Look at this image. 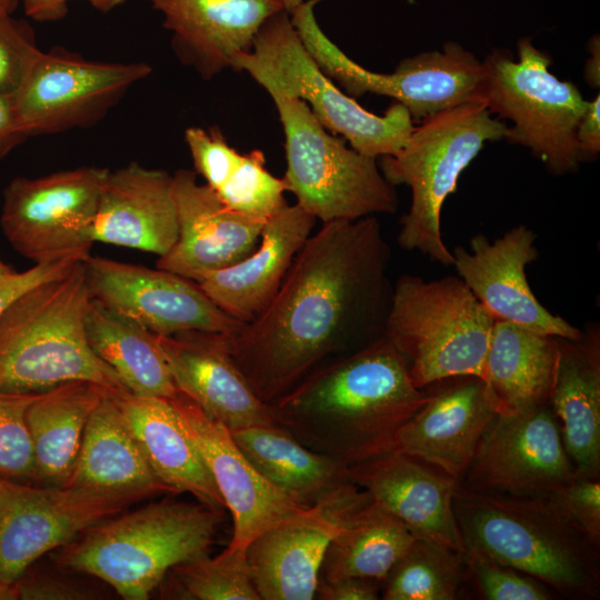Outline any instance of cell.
Returning a JSON list of instances; mask_svg holds the SVG:
<instances>
[{
	"instance_id": "1",
	"label": "cell",
	"mask_w": 600,
	"mask_h": 600,
	"mask_svg": "<svg viewBox=\"0 0 600 600\" xmlns=\"http://www.w3.org/2000/svg\"><path fill=\"white\" fill-rule=\"evenodd\" d=\"M390 260L376 216L322 223L307 239L266 310L226 337L263 402L272 404L320 367L383 337Z\"/></svg>"
},
{
	"instance_id": "2",
	"label": "cell",
	"mask_w": 600,
	"mask_h": 600,
	"mask_svg": "<svg viewBox=\"0 0 600 600\" xmlns=\"http://www.w3.org/2000/svg\"><path fill=\"white\" fill-rule=\"evenodd\" d=\"M428 398L383 336L320 367L271 408L300 443L350 468L394 450L399 429Z\"/></svg>"
},
{
	"instance_id": "3",
	"label": "cell",
	"mask_w": 600,
	"mask_h": 600,
	"mask_svg": "<svg viewBox=\"0 0 600 600\" xmlns=\"http://www.w3.org/2000/svg\"><path fill=\"white\" fill-rule=\"evenodd\" d=\"M453 511L464 552L516 569L567 598L596 599L599 544L549 496L458 487Z\"/></svg>"
},
{
	"instance_id": "4",
	"label": "cell",
	"mask_w": 600,
	"mask_h": 600,
	"mask_svg": "<svg viewBox=\"0 0 600 600\" xmlns=\"http://www.w3.org/2000/svg\"><path fill=\"white\" fill-rule=\"evenodd\" d=\"M90 300L83 263L77 262L0 313V392L39 393L76 380L117 396L129 392L88 343L84 316Z\"/></svg>"
},
{
	"instance_id": "5",
	"label": "cell",
	"mask_w": 600,
	"mask_h": 600,
	"mask_svg": "<svg viewBox=\"0 0 600 600\" xmlns=\"http://www.w3.org/2000/svg\"><path fill=\"white\" fill-rule=\"evenodd\" d=\"M220 516L199 501L152 502L91 526L56 561L99 578L123 599L146 600L173 567L208 554Z\"/></svg>"
},
{
	"instance_id": "6",
	"label": "cell",
	"mask_w": 600,
	"mask_h": 600,
	"mask_svg": "<svg viewBox=\"0 0 600 600\" xmlns=\"http://www.w3.org/2000/svg\"><path fill=\"white\" fill-rule=\"evenodd\" d=\"M507 128L483 102L471 100L421 120L397 153L379 158L386 180L411 190V204L397 236L401 249L453 266L441 233L442 206L486 142L503 139Z\"/></svg>"
},
{
	"instance_id": "7",
	"label": "cell",
	"mask_w": 600,
	"mask_h": 600,
	"mask_svg": "<svg viewBox=\"0 0 600 600\" xmlns=\"http://www.w3.org/2000/svg\"><path fill=\"white\" fill-rule=\"evenodd\" d=\"M494 321L459 277L402 274L393 283L383 336L404 358L413 384L423 389L450 377L483 380Z\"/></svg>"
},
{
	"instance_id": "8",
	"label": "cell",
	"mask_w": 600,
	"mask_h": 600,
	"mask_svg": "<svg viewBox=\"0 0 600 600\" xmlns=\"http://www.w3.org/2000/svg\"><path fill=\"white\" fill-rule=\"evenodd\" d=\"M231 69L247 72L270 97L303 100L329 132L368 157L397 153L414 128L402 104L394 102L378 116L336 86L307 51L287 10L263 23L251 49L239 53Z\"/></svg>"
},
{
	"instance_id": "9",
	"label": "cell",
	"mask_w": 600,
	"mask_h": 600,
	"mask_svg": "<svg viewBox=\"0 0 600 600\" xmlns=\"http://www.w3.org/2000/svg\"><path fill=\"white\" fill-rule=\"evenodd\" d=\"M518 60L508 49H493L482 60L476 100L499 120L512 122L507 142L528 148L553 176L579 170L576 129L589 101L571 81L558 79L552 59L530 38L517 43Z\"/></svg>"
},
{
	"instance_id": "10",
	"label": "cell",
	"mask_w": 600,
	"mask_h": 600,
	"mask_svg": "<svg viewBox=\"0 0 600 600\" xmlns=\"http://www.w3.org/2000/svg\"><path fill=\"white\" fill-rule=\"evenodd\" d=\"M284 133L283 181L297 204L322 223L394 213L399 199L377 159L329 132L298 98L273 96Z\"/></svg>"
},
{
	"instance_id": "11",
	"label": "cell",
	"mask_w": 600,
	"mask_h": 600,
	"mask_svg": "<svg viewBox=\"0 0 600 600\" xmlns=\"http://www.w3.org/2000/svg\"><path fill=\"white\" fill-rule=\"evenodd\" d=\"M319 1L303 0L289 12L290 19L319 68L348 96L390 97L413 121L476 100L482 62L459 43L448 41L441 51L421 52L401 60L391 73H377L358 64L323 33L313 13Z\"/></svg>"
},
{
	"instance_id": "12",
	"label": "cell",
	"mask_w": 600,
	"mask_h": 600,
	"mask_svg": "<svg viewBox=\"0 0 600 600\" xmlns=\"http://www.w3.org/2000/svg\"><path fill=\"white\" fill-rule=\"evenodd\" d=\"M108 169L83 166L39 178H14L3 191L2 231L34 264L83 262Z\"/></svg>"
},
{
	"instance_id": "13",
	"label": "cell",
	"mask_w": 600,
	"mask_h": 600,
	"mask_svg": "<svg viewBox=\"0 0 600 600\" xmlns=\"http://www.w3.org/2000/svg\"><path fill=\"white\" fill-rule=\"evenodd\" d=\"M149 496L33 487L0 474V584L13 586L41 556Z\"/></svg>"
},
{
	"instance_id": "14",
	"label": "cell",
	"mask_w": 600,
	"mask_h": 600,
	"mask_svg": "<svg viewBox=\"0 0 600 600\" xmlns=\"http://www.w3.org/2000/svg\"><path fill=\"white\" fill-rule=\"evenodd\" d=\"M150 72L146 62H102L40 50L12 96L19 127L27 138L89 128Z\"/></svg>"
},
{
	"instance_id": "15",
	"label": "cell",
	"mask_w": 600,
	"mask_h": 600,
	"mask_svg": "<svg viewBox=\"0 0 600 600\" xmlns=\"http://www.w3.org/2000/svg\"><path fill=\"white\" fill-rule=\"evenodd\" d=\"M576 479L558 419L543 404L497 414L460 487L513 496L550 494Z\"/></svg>"
},
{
	"instance_id": "16",
	"label": "cell",
	"mask_w": 600,
	"mask_h": 600,
	"mask_svg": "<svg viewBox=\"0 0 600 600\" xmlns=\"http://www.w3.org/2000/svg\"><path fill=\"white\" fill-rule=\"evenodd\" d=\"M371 500L348 481L301 513L266 530L246 547L260 600H311L332 538Z\"/></svg>"
},
{
	"instance_id": "17",
	"label": "cell",
	"mask_w": 600,
	"mask_h": 600,
	"mask_svg": "<svg viewBox=\"0 0 600 600\" xmlns=\"http://www.w3.org/2000/svg\"><path fill=\"white\" fill-rule=\"evenodd\" d=\"M82 263L93 299L157 336L183 331L231 336L244 324L180 274L91 254Z\"/></svg>"
},
{
	"instance_id": "18",
	"label": "cell",
	"mask_w": 600,
	"mask_h": 600,
	"mask_svg": "<svg viewBox=\"0 0 600 600\" xmlns=\"http://www.w3.org/2000/svg\"><path fill=\"white\" fill-rule=\"evenodd\" d=\"M537 234L519 224L490 241L483 233L469 240V249H453L458 277L496 320L532 331L577 339L581 329L543 307L531 290L526 268L539 257Z\"/></svg>"
},
{
	"instance_id": "19",
	"label": "cell",
	"mask_w": 600,
	"mask_h": 600,
	"mask_svg": "<svg viewBox=\"0 0 600 600\" xmlns=\"http://www.w3.org/2000/svg\"><path fill=\"white\" fill-rule=\"evenodd\" d=\"M169 400L230 510V544L246 548L257 536L309 508L267 481L237 446L230 430L190 398L179 391Z\"/></svg>"
},
{
	"instance_id": "20",
	"label": "cell",
	"mask_w": 600,
	"mask_h": 600,
	"mask_svg": "<svg viewBox=\"0 0 600 600\" xmlns=\"http://www.w3.org/2000/svg\"><path fill=\"white\" fill-rule=\"evenodd\" d=\"M424 389L429 398L399 429L394 450L437 468L460 486L498 407L476 376L441 379Z\"/></svg>"
},
{
	"instance_id": "21",
	"label": "cell",
	"mask_w": 600,
	"mask_h": 600,
	"mask_svg": "<svg viewBox=\"0 0 600 600\" xmlns=\"http://www.w3.org/2000/svg\"><path fill=\"white\" fill-rule=\"evenodd\" d=\"M172 197L178 217V239L159 257L157 268L198 282L250 256L260 242L266 222L229 209L197 173L179 169L172 174Z\"/></svg>"
},
{
	"instance_id": "22",
	"label": "cell",
	"mask_w": 600,
	"mask_h": 600,
	"mask_svg": "<svg viewBox=\"0 0 600 600\" xmlns=\"http://www.w3.org/2000/svg\"><path fill=\"white\" fill-rule=\"evenodd\" d=\"M348 474L414 536L464 552L453 511L454 479L398 450L350 467Z\"/></svg>"
},
{
	"instance_id": "23",
	"label": "cell",
	"mask_w": 600,
	"mask_h": 600,
	"mask_svg": "<svg viewBox=\"0 0 600 600\" xmlns=\"http://www.w3.org/2000/svg\"><path fill=\"white\" fill-rule=\"evenodd\" d=\"M162 16L178 59L210 80L251 49L263 23L286 10L283 0H148Z\"/></svg>"
},
{
	"instance_id": "24",
	"label": "cell",
	"mask_w": 600,
	"mask_h": 600,
	"mask_svg": "<svg viewBox=\"0 0 600 600\" xmlns=\"http://www.w3.org/2000/svg\"><path fill=\"white\" fill-rule=\"evenodd\" d=\"M227 336L206 331L158 336L178 390L229 430L276 423L271 404L256 394L232 360Z\"/></svg>"
},
{
	"instance_id": "25",
	"label": "cell",
	"mask_w": 600,
	"mask_h": 600,
	"mask_svg": "<svg viewBox=\"0 0 600 600\" xmlns=\"http://www.w3.org/2000/svg\"><path fill=\"white\" fill-rule=\"evenodd\" d=\"M172 174L137 162L108 170L92 226L93 242L167 254L178 239Z\"/></svg>"
},
{
	"instance_id": "26",
	"label": "cell",
	"mask_w": 600,
	"mask_h": 600,
	"mask_svg": "<svg viewBox=\"0 0 600 600\" xmlns=\"http://www.w3.org/2000/svg\"><path fill=\"white\" fill-rule=\"evenodd\" d=\"M316 222L297 203L284 206L264 223L250 256L197 283L231 318L242 323L254 320L277 294Z\"/></svg>"
},
{
	"instance_id": "27",
	"label": "cell",
	"mask_w": 600,
	"mask_h": 600,
	"mask_svg": "<svg viewBox=\"0 0 600 600\" xmlns=\"http://www.w3.org/2000/svg\"><path fill=\"white\" fill-rule=\"evenodd\" d=\"M559 361L550 398L576 478L600 476V327L577 339L558 337Z\"/></svg>"
},
{
	"instance_id": "28",
	"label": "cell",
	"mask_w": 600,
	"mask_h": 600,
	"mask_svg": "<svg viewBox=\"0 0 600 600\" xmlns=\"http://www.w3.org/2000/svg\"><path fill=\"white\" fill-rule=\"evenodd\" d=\"M121 413L157 477L172 493H190L213 509L224 501L169 399L114 394Z\"/></svg>"
},
{
	"instance_id": "29",
	"label": "cell",
	"mask_w": 600,
	"mask_h": 600,
	"mask_svg": "<svg viewBox=\"0 0 600 600\" xmlns=\"http://www.w3.org/2000/svg\"><path fill=\"white\" fill-rule=\"evenodd\" d=\"M63 486L149 497L172 493L151 469L111 392L92 411Z\"/></svg>"
},
{
	"instance_id": "30",
	"label": "cell",
	"mask_w": 600,
	"mask_h": 600,
	"mask_svg": "<svg viewBox=\"0 0 600 600\" xmlns=\"http://www.w3.org/2000/svg\"><path fill=\"white\" fill-rule=\"evenodd\" d=\"M559 361L558 337L496 320L483 381L499 414L550 404Z\"/></svg>"
},
{
	"instance_id": "31",
	"label": "cell",
	"mask_w": 600,
	"mask_h": 600,
	"mask_svg": "<svg viewBox=\"0 0 600 600\" xmlns=\"http://www.w3.org/2000/svg\"><path fill=\"white\" fill-rule=\"evenodd\" d=\"M109 392L83 380L39 392L26 411L32 441L36 480L63 486L77 460L88 420Z\"/></svg>"
},
{
	"instance_id": "32",
	"label": "cell",
	"mask_w": 600,
	"mask_h": 600,
	"mask_svg": "<svg viewBox=\"0 0 600 600\" xmlns=\"http://www.w3.org/2000/svg\"><path fill=\"white\" fill-rule=\"evenodd\" d=\"M261 476L273 487L311 507L350 481L348 468L300 443L276 423L230 430Z\"/></svg>"
},
{
	"instance_id": "33",
	"label": "cell",
	"mask_w": 600,
	"mask_h": 600,
	"mask_svg": "<svg viewBox=\"0 0 600 600\" xmlns=\"http://www.w3.org/2000/svg\"><path fill=\"white\" fill-rule=\"evenodd\" d=\"M88 343L96 356L140 397L172 399L179 390L158 336L91 297L84 316Z\"/></svg>"
},
{
	"instance_id": "34",
	"label": "cell",
	"mask_w": 600,
	"mask_h": 600,
	"mask_svg": "<svg viewBox=\"0 0 600 600\" xmlns=\"http://www.w3.org/2000/svg\"><path fill=\"white\" fill-rule=\"evenodd\" d=\"M416 537L371 499L330 541L319 581L360 577L382 582Z\"/></svg>"
},
{
	"instance_id": "35",
	"label": "cell",
	"mask_w": 600,
	"mask_h": 600,
	"mask_svg": "<svg viewBox=\"0 0 600 600\" xmlns=\"http://www.w3.org/2000/svg\"><path fill=\"white\" fill-rule=\"evenodd\" d=\"M468 578L463 552L416 537L381 582L384 600H454Z\"/></svg>"
},
{
	"instance_id": "36",
	"label": "cell",
	"mask_w": 600,
	"mask_h": 600,
	"mask_svg": "<svg viewBox=\"0 0 600 600\" xmlns=\"http://www.w3.org/2000/svg\"><path fill=\"white\" fill-rule=\"evenodd\" d=\"M168 594L189 600H260L246 548L228 544L216 557L203 556L173 567L166 576Z\"/></svg>"
},
{
	"instance_id": "37",
	"label": "cell",
	"mask_w": 600,
	"mask_h": 600,
	"mask_svg": "<svg viewBox=\"0 0 600 600\" xmlns=\"http://www.w3.org/2000/svg\"><path fill=\"white\" fill-rule=\"evenodd\" d=\"M216 194L231 210L253 220L267 222L287 206V186L266 168L261 150L239 156L230 174Z\"/></svg>"
},
{
	"instance_id": "38",
	"label": "cell",
	"mask_w": 600,
	"mask_h": 600,
	"mask_svg": "<svg viewBox=\"0 0 600 600\" xmlns=\"http://www.w3.org/2000/svg\"><path fill=\"white\" fill-rule=\"evenodd\" d=\"M38 393L0 392V474L36 480V462L26 411Z\"/></svg>"
},
{
	"instance_id": "39",
	"label": "cell",
	"mask_w": 600,
	"mask_h": 600,
	"mask_svg": "<svg viewBox=\"0 0 600 600\" xmlns=\"http://www.w3.org/2000/svg\"><path fill=\"white\" fill-rule=\"evenodd\" d=\"M468 578L487 600H548L542 582L489 558L463 552Z\"/></svg>"
},
{
	"instance_id": "40",
	"label": "cell",
	"mask_w": 600,
	"mask_h": 600,
	"mask_svg": "<svg viewBox=\"0 0 600 600\" xmlns=\"http://www.w3.org/2000/svg\"><path fill=\"white\" fill-rule=\"evenodd\" d=\"M0 9V94L11 96L21 86L29 67L40 51L31 29Z\"/></svg>"
},
{
	"instance_id": "41",
	"label": "cell",
	"mask_w": 600,
	"mask_h": 600,
	"mask_svg": "<svg viewBox=\"0 0 600 600\" xmlns=\"http://www.w3.org/2000/svg\"><path fill=\"white\" fill-rule=\"evenodd\" d=\"M549 496L591 540L600 544L599 479L576 478Z\"/></svg>"
},
{
	"instance_id": "42",
	"label": "cell",
	"mask_w": 600,
	"mask_h": 600,
	"mask_svg": "<svg viewBox=\"0 0 600 600\" xmlns=\"http://www.w3.org/2000/svg\"><path fill=\"white\" fill-rule=\"evenodd\" d=\"M79 261L38 263L23 272H13L0 279V313L20 294L32 287L62 276Z\"/></svg>"
},
{
	"instance_id": "43",
	"label": "cell",
	"mask_w": 600,
	"mask_h": 600,
	"mask_svg": "<svg viewBox=\"0 0 600 600\" xmlns=\"http://www.w3.org/2000/svg\"><path fill=\"white\" fill-rule=\"evenodd\" d=\"M17 599L23 600H80L89 594L79 586L50 574L22 576L14 583Z\"/></svg>"
},
{
	"instance_id": "44",
	"label": "cell",
	"mask_w": 600,
	"mask_h": 600,
	"mask_svg": "<svg viewBox=\"0 0 600 600\" xmlns=\"http://www.w3.org/2000/svg\"><path fill=\"white\" fill-rule=\"evenodd\" d=\"M381 582L360 577H344L331 581H319L316 598L321 600H377Z\"/></svg>"
},
{
	"instance_id": "45",
	"label": "cell",
	"mask_w": 600,
	"mask_h": 600,
	"mask_svg": "<svg viewBox=\"0 0 600 600\" xmlns=\"http://www.w3.org/2000/svg\"><path fill=\"white\" fill-rule=\"evenodd\" d=\"M576 141L581 163L593 161L600 151V94L589 101L576 129Z\"/></svg>"
},
{
	"instance_id": "46",
	"label": "cell",
	"mask_w": 600,
	"mask_h": 600,
	"mask_svg": "<svg viewBox=\"0 0 600 600\" xmlns=\"http://www.w3.org/2000/svg\"><path fill=\"white\" fill-rule=\"evenodd\" d=\"M22 3L28 17L40 22H52L62 19L68 12L72 0H17ZM100 12H109L126 0H88Z\"/></svg>"
},
{
	"instance_id": "47",
	"label": "cell",
	"mask_w": 600,
	"mask_h": 600,
	"mask_svg": "<svg viewBox=\"0 0 600 600\" xmlns=\"http://www.w3.org/2000/svg\"><path fill=\"white\" fill-rule=\"evenodd\" d=\"M12 96L0 94V160L27 139L19 127Z\"/></svg>"
},
{
	"instance_id": "48",
	"label": "cell",
	"mask_w": 600,
	"mask_h": 600,
	"mask_svg": "<svg viewBox=\"0 0 600 600\" xmlns=\"http://www.w3.org/2000/svg\"><path fill=\"white\" fill-rule=\"evenodd\" d=\"M588 49L590 56L586 61L583 76L591 88L598 89L600 86V41L598 36L590 39Z\"/></svg>"
},
{
	"instance_id": "49",
	"label": "cell",
	"mask_w": 600,
	"mask_h": 600,
	"mask_svg": "<svg viewBox=\"0 0 600 600\" xmlns=\"http://www.w3.org/2000/svg\"><path fill=\"white\" fill-rule=\"evenodd\" d=\"M0 599H17V592L14 584L13 586H3L0 584Z\"/></svg>"
},
{
	"instance_id": "50",
	"label": "cell",
	"mask_w": 600,
	"mask_h": 600,
	"mask_svg": "<svg viewBox=\"0 0 600 600\" xmlns=\"http://www.w3.org/2000/svg\"><path fill=\"white\" fill-rule=\"evenodd\" d=\"M16 272L10 266L0 259V279Z\"/></svg>"
},
{
	"instance_id": "51",
	"label": "cell",
	"mask_w": 600,
	"mask_h": 600,
	"mask_svg": "<svg viewBox=\"0 0 600 600\" xmlns=\"http://www.w3.org/2000/svg\"><path fill=\"white\" fill-rule=\"evenodd\" d=\"M303 0H283L286 10L288 12H291L294 8H297Z\"/></svg>"
},
{
	"instance_id": "52",
	"label": "cell",
	"mask_w": 600,
	"mask_h": 600,
	"mask_svg": "<svg viewBox=\"0 0 600 600\" xmlns=\"http://www.w3.org/2000/svg\"><path fill=\"white\" fill-rule=\"evenodd\" d=\"M17 3H18L17 0H0V9L13 10Z\"/></svg>"
}]
</instances>
